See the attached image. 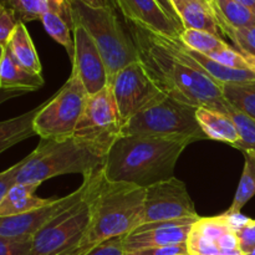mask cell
Wrapping results in <instances>:
<instances>
[{
    "instance_id": "60d3db41",
    "label": "cell",
    "mask_w": 255,
    "mask_h": 255,
    "mask_svg": "<svg viewBox=\"0 0 255 255\" xmlns=\"http://www.w3.org/2000/svg\"><path fill=\"white\" fill-rule=\"evenodd\" d=\"M79 1L92 7H111V9H115L110 0H79Z\"/></svg>"
},
{
    "instance_id": "f546056e",
    "label": "cell",
    "mask_w": 255,
    "mask_h": 255,
    "mask_svg": "<svg viewBox=\"0 0 255 255\" xmlns=\"http://www.w3.org/2000/svg\"><path fill=\"white\" fill-rule=\"evenodd\" d=\"M223 34L233 41L236 49L241 54L255 56V25L243 29H231L224 27Z\"/></svg>"
},
{
    "instance_id": "7402d4cb",
    "label": "cell",
    "mask_w": 255,
    "mask_h": 255,
    "mask_svg": "<svg viewBox=\"0 0 255 255\" xmlns=\"http://www.w3.org/2000/svg\"><path fill=\"white\" fill-rule=\"evenodd\" d=\"M219 27L243 29L255 25V14L236 0H213L211 5Z\"/></svg>"
},
{
    "instance_id": "52a82bcc",
    "label": "cell",
    "mask_w": 255,
    "mask_h": 255,
    "mask_svg": "<svg viewBox=\"0 0 255 255\" xmlns=\"http://www.w3.org/2000/svg\"><path fill=\"white\" fill-rule=\"evenodd\" d=\"M104 178V167L97 172L89 193L80 202L45 224L31 239V255H59L77 248L92 222L94 196Z\"/></svg>"
},
{
    "instance_id": "4316f807",
    "label": "cell",
    "mask_w": 255,
    "mask_h": 255,
    "mask_svg": "<svg viewBox=\"0 0 255 255\" xmlns=\"http://www.w3.org/2000/svg\"><path fill=\"white\" fill-rule=\"evenodd\" d=\"M40 21L42 22L47 34H49L55 41L59 42L60 45H62V46L65 47L70 59H74L75 42L74 36H71L72 29L70 27V25L67 24L60 15L51 11H45L44 14L41 15Z\"/></svg>"
},
{
    "instance_id": "d590c367",
    "label": "cell",
    "mask_w": 255,
    "mask_h": 255,
    "mask_svg": "<svg viewBox=\"0 0 255 255\" xmlns=\"http://www.w3.org/2000/svg\"><path fill=\"white\" fill-rule=\"evenodd\" d=\"M22 164H24V159H21L20 162L15 163L14 166L7 168L6 171L0 173V203H1L2 199L5 198V196H6L7 192L10 191V188L16 183L17 173H19Z\"/></svg>"
},
{
    "instance_id": "d6a6232c",
    "label": "cell",
    "mask_w": 255,
    "mask_h": 255,
    "mask_svg": "<svg viewBox=\"0 0 255 255\" xmlns=\"http://www.w3.org/2000/svg\"><path fill=\"white\" fill-rule=\"evenodd\" d=\"M125 255H189L187 244H174V246L154 247V248L139 249V251L128 252Z\"/></svg>"
},
{
    "instance_id": "6da1fadb",
    "label": "cell",
    "mask_w": 255,
    "mask_h": 255,
    "mask_svg": "<svg viewBox=\"0 0 255 255\" xmlns=\"http://www.w3.org/2000/svg\"><path fill=\"white\" fill-rule=\"evenodd\" d=\"M126 24L138 61L162 92L183 104L229 115L232 106L224 99L222 84L204 71L179 37L166 36L127 20Z\"/></svg>"
},
{
    "instance_id": "ba28073f",
    "label": "cell",
    "mask_w": 255,
    "mask_h": 255,
    "mask_svg": "<svg viewBox=\"0 0 255 255\" xmlns=\"http://www.w3.org/2000/svg\"><path fill=\"white\" fill-rule=\"evenodd\" d=\"M89 96L81 80L71 70L64 86L42 104L34 120L35 133L40 138L62 139L72 137Z\"/></svg>"
},
{
    "instance_id": "f6af8a7d",
    "label": "cell",
    "mask_w": 255,
    "mask_h": 255,
    "mask_svg": "<svg viewBox=\"0 0 255 255\" xmlns=\"http://www.w3.org/2000/svg\"><path fill=\"white\" fill-rule=\"evenodd\" d=\"M5 47H6V45H4V44H0V67H1V62H2V59H4V52H5Z\"/></svg>"
},
{
    "instance_id": "74e56055",
    "label": "cell",
    "mask_w": 255,
    "mask_h": 255,
    "mask_svg": "<svg viewBox=\"0 0 255 255\" xmlns=\"http://www.w3.org/2000/svg\"><path fill=\"white\" fill-rule=\"evenodd\" d=\"M222 216H223L224 221L228 224L229 228L236 232V233H238L241 229H243L252 221V218L242 214V212L241 213H228V212H226Z\"/></svg>"
},
{
    "instance_id": "1f68e13d",
    "label": "cell",
    "mask_w": 255,
    "mask_h": 255,
    "mask_svg": "<svg viewBox=\"0 0 255 255\" xmlns=\"http://www.w3.org/2000/svg\"><path fill=\"white\" fill-rule=\"evenodd\" d=\"M0 255H31V241H15L0 237Z\"/></svg>"
},
{
    "instance_id": "d6986e66",
    "label": "cell",
    "mask_w": 255,
    "mask_h": 255,
    "mask_svg": "<svg viewBox=\"0 0 255 255\" xmlns=\"http://www.w3.org/2000/svg\"><path fill=\"white\" fill-rule=\"evenodd\" d=\"M37 188V184L15 183L0 203V217L26 213L52 203L54 199H45L35 196Z\"/></svg>"
},
{
    "instance_id": "f1b7e54d",
    "label": "cell",
    "mask_w": 255,
    "mask_h": 255,
    "mask_svg": "<svg viewBox=\"0 0 255 255\" xmlns=\"http://www.w3.org/2000/svg\"><path fill=\"white\" fill-rule=\"evenodd\" d=\"M229 116L233 119L239 133V141L234 144V148L242 152H255V120L233 107L229 111Z\"/></svg>"
},
{
    "instance_id": "30bf717a",
    "label": "cell",
    "mask_w": 255,
    "mask_h": 255,
    "mask_svg": "<svg viewBox=\"0 0 255 255\" xmlns=\"http://www.w3.org/2000/svg\"><path fill=\"white\" fill-rule=\"evenodd\" d=\"M109 85L124 126L136 115L167 96L152 81L138 60L120 70Z\"/></svg>"
},
{
    "instance_id": "83f0119b",
    "label": "cell",
    "mask_w": 255,
    "mask_h": 255,
    "mask_svg": "<svg viewBox=\"0 0 255 255\" xmlns=\"http://www.w3.org/2000/svg\"><path fill=\"white\" fill-rule=\"evenodd\" d=\"M0 4L6 7L17 21L24 24L40 20L47 10L46 0H0Z\"/></svg>"
},
{
    "instance_id": "484cf974",
    "label": "cell",
    "mask_w": 255,
    "mask_h": 255,
    "mask_svg": "<svg viewBox=\"0 0 255 255\" xmlns=\"http://www.w3.org/2000/svg\"><path fill=\"white\" fill-rule=\"evenodd\" d=\"M181 41L189 49L211 57L228 46L224 39L199 29H184L179 35Z\"/></svg>"
},
{
    "instance_id": "7c38bea8",
    "label": "cell",
    "mask_w": 255,
    "mask_h": 255,
    "mask_svg": "<svg viewBox=\"0 0 255 255\" xmlns=\"http://www.w3.org/2000/svg\"><path fill=\"white\" fill-rule=\"evenodd\" d=\"M197 217L186 184L176 177L146 188L142 224Z\"/></svg>"
},
{
    "instance_id": "c3c4849f",
    "label": "cell",
    "mask_w": 255,
    "mask_h": 255,
    "mask_svg": "<svg viewBox=\"0 0 255 255\" xmlns=\"http://www.w3.org/2000/svg\"><path fill=\"white\" fill-rule=\"evenodd\" d=\"M110 2H111V4H112V6L116 7V6H115V4H114V0H110Z\"/></svg>"
},
{
    "instance_id": "681fc988",
    "label": "cell",
    "mask_w": 255,
    "mask_h": 255,
    "mask_svg": "<svg viewBox=\"0 0 255 255\" xmlns=\"http://www.w3.org/2000/svg\"><path fill=\"white\" fill-rule=\"evenodd\" d=\"M208 2H209V5H212V2H213V0H208Z\"/></svg>"
},
{
    "instance_id": "836d02e7",
    "label": "cell",
    "mask_w": 255,
    "mask_h": 255,
    "mask_svg": "<svg viewBox=\"0 0 255 255\" xmlns=\"http://www.w3.org/2000/svg\"><path fill=\"white\" fill-rule=\"evenodd\" d=\"M17 24L19 21L15 19L14 15L0 4V44H7Z\"/></svg>"
},
{
    "instance_id": "d4e9b609",
    "label": "cell",
    "mask_w": 255,
    "mask_h": 255,
    "mask_svg": "<svg viewBox=\"0 0 255 255\" xmlns=\"http://www.w3.org/2000/svg\"><path fill=\"white\" fill-rule=\"evenodd\" d=\"M246 157L244 169L234 196L233 203L228 209V213H241L242 208L255 196V152H243Z\"/></svg>"
},
{
    "instance_id": "b9f144b4",
    "label": "cell",
    "mask_w": 255,
    "mask_h": 255,
    "mask_svg": "<svg viewBox=\"0 0 255 255\" xmlns=\"http://www.w3.org/2000/svg\"><path fill=\"white\" fill-rule=\"evenodd\" d=\"M236 1L241 2L242 5H244V6H247L248 9H251L255 14V0H236Z\"/></svg>"
},
{
    "instance_id": "8d00e7d4",
    "label": "cell",
    "mask_w": 255,
    "mask_h": 255,
    "mask_svg": "<svg viewBox=\"0 0 255 255\" xmlns=\"http://www.w3.org/2000/svg\"><path fill=\"white\" fill-rule=\"evenodd\" d=\"M239 241V249L244 254H249L255 248V219L247 224L243 229L237 233Z\"/></svg>"
},
{
    "instance_id": "f35d334b",
    "label": "cell",
    "mask_w": 255,
    "mask_h": 255,
    "mask_svg": "<svg viewBox=\"0 0 255 255\" xmlns=\"http://www.w3.org/2000/svg\"><path fill=\"white\" fill-rule=\"evenodd\" d=\"M157 2H158L159 6H161L162 9L164 10V12H166V14L168 15V16L171 17V19L173 20L174 22H177L179 26L183 27V25H182V22H181V19H179V16L177 15L176 10L173 9V6H172L171 0H157ZM183 29H184V27H183Z\"/></svg>"
},
{
    "instance_id": "277c9868",
    "label": "cell",
    "mask_w": 255,
    "mask_h": 255,
    "mask_svg": "<svg viewBox=\"0 0 255 255\" xmlns=\"http://www.w3.org/2000/svg\"><path fill=\"white\" fill-rule=\"evenodd\" d=\"M105 159L74 137L62 139L40 138L36 148L24 158L16 183L40 184L62 174L92 173L104 167Z\"/></svg>"
},
{
    "instance_id": "ee69618b",
    "label": "cell",
    "mask_w": 255,
    "mask_h": 255,
    "mask_svg": "<svg viewBox=\"0 0 255 255\" xmlns=\"http://www.w3.org/2000/svg\"><path fill=\"white\" fill-rule=\"evenodd\" d=\"M217 255H246V254H244L241 249H238V251H232V252H222V253Z\"/></svg>"
},
{
    "instance_id": "44dd1931",
    "label": "cell",
    "mask_w": 255,
    "mask_h": 255,
    "mask_svg": "<svg viewBox=\"0 0 255 255\" xmlns=\"http://www.w3.org/2000/svg\"><path fill=\"white\" fill-rule=\"evenodd\" d=\"M6 46L17 62L29 71L41 75V62L31 36L24 22H19L12 31Z\"/></svg>"
},
{
    "instance_id": "ffe728a7",
    "label": "cell",
    "mask_w": 255,
    "mask_h": 255,
    "mask_svg": "<svg viewBox=\"0 0 255 255\" xmlns=\"http://www.w3.org/2000/svg\"><path fill=\"white\" fill-rule=\"evenodd\" d=\"M42 104L32 109L31 111L25 112L24 115L0 122V153L14 144L36 134L34 129V120L41 110Z\"/></svg>"
},
{
    "instance_id": "ac0fdd59",
    "label": "cell",
    "mask_w": 255,
    "mask_h": 255,
    "mask_svg": "<svg viewBox=\"0 0 255 255\" xmlns=\"http://www.w3.org/2000/svg\"><path fill=\"white\" fill-rule=\"evenodd\" d=\"M197 121L208 139L224 142L232 146L239 141L238 129L228 114L208 107H198Z\"/></svg>"
},
{
    "instance_id": "5bb4252c",
    "label": "cell",
    "mask_w": 255,
    "mask_h": 255,
    "mask_svg": "<svg viewBox=\"0 0 255 255\" xmlns=\"http://www.w3.org/2000/svg\"><path fill=\"white\" fill-rule=\"evenodd\" d=\"M198 219L199 217L142 224L125 237V251L128 253L139 249L187 243L189 232Z\"/></svg>"
},
{
    "instance_id": "9a60e30c",
    "label": "cell",
    "mask_w": 255,
    "mask_h": 255,
    "mask_svg": "<svg viewBox=\"0 0 255 255\" xmlns=\"http://www.w3.org/2000/svg\"><path fill=\"white\" fill-rule=\"evenodd\" d=\"M114 4L127 21L136 22L158 34L179 37L184 30L164 12L157 0H114Z\"/></svg>"
},
{
    "instance_id": "ab89813d",
    "label": "cell",
    "mask_w": 255,
    "mask_h": 255,
    "mask_svg": "<svg viewBox=\"0 0 255 255\" xmlns=\"http://www.w3.org/2000/svg\"><path fill=\"white\" fill-rule=\"evenodd\" d=\"M25 94H27V92L22 91V90H6L0 87V105H1L2 102L7 101V100L22 96V95Z\"/></svg>"
},
{
    "instance_id": "cb8c5ba5",
    "label": "cell",
    "mask_w": 255,
    "mask_h": 255,
    "mask_svg": "<svg viewBox=\"0 0 255 255\" xmlns=\"http://www.w3.org/2000/svg\"><path fill=\"white\" fill-rule=\"evenodd\" d=\"M223 96L233 109L255 120V81L227 82L222 85Z\"/></svg>"
},
{
    "instance_id": "7bdbcfd3",
    "label": "cell",
    "mask_w": 255,
    "mask_h": 255,
    "mask_svg": "<svg viewBox=\"0 0 255 255\" xmlns=\"http://www.w3.org/2000/svg\"><path fill=\"white\" fill-rule=\"evenodd\" d=\"M243 56L244 59H246L247 64H248L249 69H251L253 72H255V56H249V55H243Z\"/></svg>"
},
{
    "instance_id": "4dcf8cb0",
    "label": "cell",
    "mask_w": 255,
    "mask_h": 255,
    "mask_svg": "<svg viewBox=\"0 0 255 255\" xmlns=\"http://www.w3.org/2000/svg\"><path fill=\"white\" fill-rule=\"evenodd\" d=\"M125 237H115L96 244L85 255H125Z\"/></svg>"
},
{
    "instance_id": "e575fe53",
    "label": "cell",
    "mask_w": 255,
    "mask_h": 255,
    "mask_svg": "<svg viewBox=\"0 0 255 255\" xmlns=\"http://www.w3.org/2000/svg\"><path fill=\"white\" fill-rule=\"evenodd\" d=\"M46 11L60 15L74 30V14H72L71 0H46Z\"/></svg>"
},
{
    "instance_id": "8992f818",
    "label": "cell",
    "mask_w": 255,
    "mask_h": 255,
    "mask_svg": "<svg viewBox=\"0 0 255 255\" xmlns=\"http://www.w3.org/2000/svg\"><path fill=\"white\" fill-rule=\"evenodd\" d=\"M198 107L166 96L129 120L122 136L152 137L191 144L208 139L197 121Z\"/></svg>"
},
{
    "instance_id": "9c48e42d",
    "label": "cell",
    "mask_w": 255,
    "mask_h": 255,
    "mask_svg": "<svg viewBox=\"0 0 255 255\" xmlns=\"http://www.w3.org/2000/svg\"><path fill=\"white\" fill-rule=\"evenodd\" d=\"M122 128L124 124L109 85L89 96L72 137L105 159L115 142L122 137Z\"/></svg>"
},
{
    "instance_id": "4fadbf2b",
    "label": "cell",
    "mask_w": 255,
    "mask_h": 255,
    "mask_svg": "<svg viewBox=\"0 0 255 255\" xmlns=\"http://www.w3.org/2000/svg\"><path fill=\"white\" fill-rule=\"evenodd\" d=\"M72 34L75 42L72 70L91 96L109 86V72L99 47L86 29L79 22H74Z\"/></svg>"
},
{
    "instance_id": "bcb514c9",
    "label": "cell",
    "mask_w": 255,
    "mask_h": 255,
    "mask_svg": "<svg viewBox=\"0 0 255 255\" xmlns=\"http://www.w3.org/2000/svg\"><path fill=\"white\" fill-rule=\"evenodd\" d=\"M59 255H79V254H77V248H74V249H71V251H67V252H65V253L59 254Z\"/></svg>"
},
{
    "instance_id": "8fae6325",
    "label": "cell",
    "mask_w": 255,
    "mask_h": 255,
    "mask_svg": "<svg viewBox=\"0 0 255 255\" xmlns=\"http://www.w3.org/2000/svg\"><path fill=\"white\" fill-rule=\"evenodd\" d=\"M100 169L85 176L81 186L76 191L70 193L69 196L54 199L52 203L47 204L42 208L35 209V211L15 214V216L0 217V237L1 238L15 239V241H31L32 237L45 224H47L55 217H57L62 212L69 209L70 207L81 201L89 193L92 182H94L95 177H96L97 172Z\"/></svg>"
},
{
    "instance_id": "f907efd6",
    "label": "cell",
    "mask_w": 255,
    "mask_h": 255,
    "mask_svg": "<svg viewBox=\"0 0 255 255\" xmlns=\"http://www.w3.org/2000/svg\"><path fill=\"white\" fill-rule=\"evenodd\" d=\"M203 1H204V2H207V4H208V5H209V2H208V0H203ZM209 6H211V5H209Z\"/></svg>"
},
{
    "instance_id": "7dc6e473",
    "label": "cell",
    "mask_w": 255,
    "mask_h": 255,
    "mask_svg": "<svg viewBox=\"0 0 255 255\" xmlns=\"http://www.w3.org/2000/svg\"><path fill=\"white\" fill-rule=\"evenodd\" d=\"M247 255H255V248L253 249V251L251 252V253H249V254H247Z\"/></svg>"
},
{
    "instance_id": "3957f363",
    "label": "cell",
    "mask_w": 255,
    "mask_h": 255,
    "mask_svg": "<svg viewBox=\"0 0 255 255\" xmlns=\"http://www.w3.org/2000/svg\"><path fill=\"white\" fill-rule=\"evenodd\" d=\"M146 189L126 182H111L104 178L94 196V216L77 254L85 255L96 244L126 237L142 224Z\"/></svg>"
},
{
    "instance_id": "603a6c76",
    "label": "cell",
    "mask_w": 255,
    "mask_h": 255,
    "mask_svg": "<svg viewBox=\"0 0 255 255\" xmlns=\"http://www.w3.org/2000/svg\"><path fill=\"white\" fill-rule=\"evenodd\" d=\"M191 56L203 67L204 71L213 77L219 84H227V82H246V81H255V72L252 70H241L233 69V67L226 66L219 62L214 61L213 59L208 57L207 55L201 54L198 51L187 47Z\"/></svg>"
},
{
    "instance_id": "e0dca14e",
    "label": "cell",
    "mask_w": 255,
    "mask_h": 255,
    "mask_svg": "<svg viewBox=\"0 0 255 255\" xmlns=\"http://www.w3.org/2000/svg\"><path fill=\"white\" fill-rule=\"evenodd\" d=\"M44 86L42 75L34 74L22 67L12 56L9 47H5L4 59L0 67V87L6 90L36 91Z\"/></svg>"
},
{
    "instance_id": "7a4b0ae2",
    "label": "cell",
    "mask_w": 255,
    "mask_h": 255,
    "mask_svg": "<svg viewBox=\"0 0 255 255\" xmlns=\"http://www.w3.org/2000/svg\"><path fill=\"white\" fill-rule=\"evenodd\" d=\"M184 142L152 137L122 136L105 158L104 174L111 182H126L148 188L172 178Z\"/></svg>"
},
{
    "instance_id": "2e32d148",
    "label": "cell",
    "mask_w": 255,
    "mask_h": 255,
    "mask_svg": "<svg viewBox=\"0 0 255 255\" xmlns=\"http://www.w3.org/2000/svg\"><path fill=\"white\" fill-rule=\"evenodd\" d=\"M171 4L184 29L204 30L222 39L224 37L213 10L203 0H171Z\"/></svg>"
},
{
    "instance_id": "5b68a950",
    "label": "cell",
    "mask_w": 255,
    "mask_h": 255,
    "mask_svg": "<svg viewBox=\"0 0 255 255\" xmlns=\"http://www.w3.org/2000/svg\"><path fill=\"white\" fill-rule=\"evenodd\" d=\"M74 22H79L91 35L106 65L110 80L124 67L138 60L137 49L128 30L122 26L115 9L92 7L71 0Z\"/></svg>"
}]
</instances>
